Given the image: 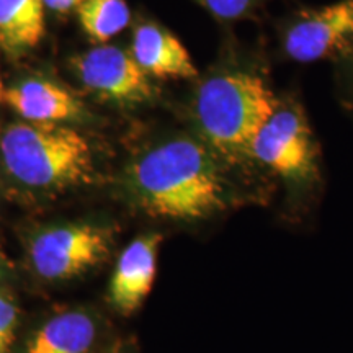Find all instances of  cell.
I'll return each instance as SVG.
<instances>
[{"instance_id":"30bf717a","label":"cell","mask_w":353,"mask_h":353,"mask_svg":"<svg viewBox=\"0 0 353 353\" xmlns=\"http://www.w3.org/2000/svg\"><path fill=\"white\" fill-rule=\"evenodd\" d=\"M132 57L148 76L193 79L198 70L187 48L157 25H139L132 38Z\"/></svg>"},{"instance_id":"6da1fadb","label":"cell","mask_w":353,"mask_h":353,"mask_svg":"<svg viewBox=\"0 0 353 353\" xmlns=\"http://www.w3.org/2000/svg\"><path fill=\"white\" fill-rule=\"evenodd\" d=\"M231 167L203 141L187 136L152 145L132 162L130 192L145 214L174 223H201L242 201Z\"/></svg>"},{"instance_id":"2e32d148","label":"cell","mask_w":353,"mask_h":353,"mask_svg":"<svg viewBox=\"0 0 353 353\" xmlns=\"http://www.w3.org/2000/svg\"><path fill=\"white\" fill-rule=\"evenodd\" d=\"M85 0H44L46 8H51L54 12H69L72 8H79Z\"/></svg>"},{"instance_id":"e0dca14e","label":"cell","mask_w":353,"mask_h":353,"mask_svg":"<svg viewBox=\"0 0 353 353\" xmlns=\"http://www.w3.org/2000/svg\"><path fill=\"white\" fill-rule=\"evenodd\" d=\"M3 94H6V87H3L2 77H0V101H2V100H3Z\"/></svg>"},{"instance_id":"277c9868","label":"cell","mask_w":353,"mask_h":353,"mask_svg":"<svg viewBox=\"0 0 353 353\" xmlns=\"http://www.w3.org/2000/svg\"><path fill=\"white\" fill-rule=\"evenodd\" d=\"M255 169L275 176L290 192L314 190L321 182L319 148L306 117L298 108L278 105L252 145Z\"/></svg>"},{"instance_id":"ba28073f","label":"cell","mask_w":353,"mask_h":353,"mask_svg":"<svg viewBox=\"0 0 353 353\" xmlns=\"http://www.w3.org/2000/svg\"><path fill=\"white\" fill-rule=\"evenodd\" d=\"M164 236L149 232L126 245L110 281V301L123 314H132L151 294Z\"/></svg>"},{"instance_id":"5bb4252c","label":"cell","mask_w":353,"mask_h":353,"mask_svg":"<svg viewBox=\"0 0 353 353\" xmlns=\"http://www.w3.org/2000/svg\"><path fill=\"white\" fill-rule=\"evenodd\" d=\"M19 322L15 303L6 293H0V353H7L13 343Z\"/></svg>"},{"instance_id":"7c38bea8","label":"cell","mask_w":353,"mask_h":353,"mask_svg":"<svg viewBox=\"0 0 353 353\" xmlns=\"http://www.w3.org/2000/svg\"><path fill=\"white\" fill-rule=\"evenodd\" d=\"M44 0H0V44L10 52L32 50L41 41Z\"/></svg>"},{"instance_id":"52a82bcc","label":"cell","mask_w":353,"mask_h":353,"mask_svg":"<svg viewBox=\"0 0 353 353\" xmlns=\"http://www.w3.org/2000/svg\"><path fill=\"white\" fill-rule=\"evenodd\" d=\"M353 43V0L304 13L285 34V52L298 63L332 56Z\"/></svg>"},{"instance_id":"8992f818","label":"cell","mask_w":353,"mask_h":353,"mask_svg":"<svg viewBox=\"0 0 353 353\" xmlns=\"http://www.w3.org/2000/svg\"><path fill=\"white\" fill-rule=\"evenodd\" d=\"M81 81L92 92L118 103H141L149 100L154 87L149 76L130 52L101 44L77 57Z\"/></svg>"},{"instance_id":"7a4b0ae2","label":"cell","mask_w":353,"mask_h":353,"mask_svg":"<svg viewBox=\"0 0 353 353\" xmlns=\"http://www.w3.org/2000/svg\"><path fill=\"white\" fill-rule=\"evenodd\" d=\"M280 105L257 74L229 70L198 88L195 120L201 141L237 174L255 170L252 145Z\"/></svg>"},{"instance_id":"ac0fdd59","label":"cell","mask_w":353,"mask_h":353,"mask_svg":"<svg viewBox=\"0 0 353 353\" xmlns=\"http://www.w3.org/2000/svg\"><path fill=\"white\" fill-rule=\"evenodd\" d=\"M0 280H2V262H0Z\"/></svg>"},{"instance_id":"3957f363","label":"cell","mask_w":353,"mask_h":353,"mask_svg":"<svg viewBox=\"0 0 353 353\" xmlns=\"http://www.w3.org/2000/svg\"><path fill=\"white\" fill-rule=\"evenodd\" d=\"M3 165L32 188H64L87 180L92 151L81 132L56 123H17L0 138Z\"/></svg>"},{"instance_id":"4fadbf2b","label":"cell","mask_w":353,"mask_h":353,"mask_svg":"<svg viewBox=\"0 0 353 353\" xmlns=\"http://www.w3.org/2000/svg\"><path fill=\"white\" fill-rule=\"evenodd\" d=\"M77 17L87 37L103 44L126 28L131 12L125 0H85Z\"/></svg>"},{"instance_id":"5b68a950","label":"cell","mask_w":353,"mask_h":353,"mask_svg":"<svg viewBox=\"0 0 353 353\" xmlns=\"http://www.w3.org/2000/svg\"><path fill=\"white\" fill-rule=\"evenodd\" d=\"M108 237L90 224L51 228L30 247L34 272L46 280H68L94 267L107 254Z\"/></svg>"},{"instance_id":"9a60e30c","label":"cell","mask_w":353,"mask_h":353,"mask_svg":"<svg viewBox=\"0 0 353 353\" xmlns=\"http://www.w3.org/2000/svg\"><path fill=\"white\" fill-rule=\"evenodd\" d=\"M213 15L221 20H236L245 15L257 0H200Z\"/></svg>"},{"instance_id":"8fae6325","label":"cell","mask_w":353,"mask_h":353,"mask_svg":"<svg viewBox=\"0 0 353 353\" xmlns=\"http://www.w3.org/2000/svg\"><path fill=\"white\" fill-rule=\"evenodd\" d=\"M95 342V324L81 311L52 317L38 330L25 353H88Z\"/></svg>"},{"instance_id":"9c48e42d","label":"cell","mask_w":353,"mask_h":353,"mask_svg":"<svg viewBox=\"0 0 353 353\" xmlns=\"http://www.w3.org/2000/svg\"><path fill=\"white\" fill-rule=\"evenodd\" d=\"M3 101L28 123H61L79 118L82 105L54 82L32 79L6 88Z\"/></svg>"}]
</instances>
